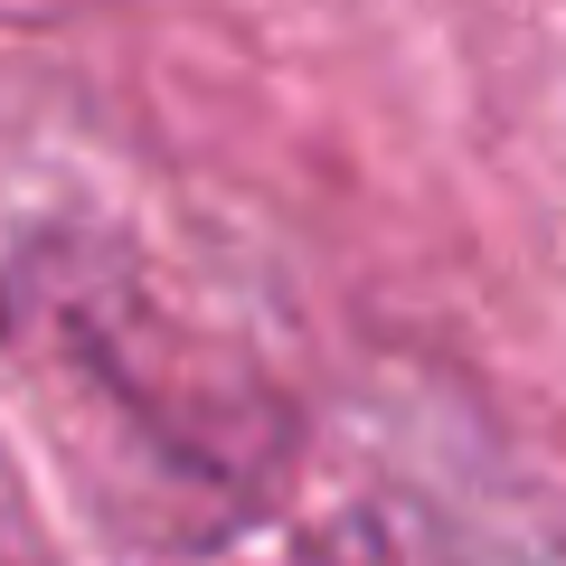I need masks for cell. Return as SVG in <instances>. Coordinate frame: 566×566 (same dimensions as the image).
<instances>
[{
	"label": "cell",
	"mask_w": 566,
	"mask_h": 566,
	"mask_svg": "<svg viewBox=\"0 0 566 566\" xmlns=\"http://www.w3.org/2000/svg\"><path fill=\"white\" fill-rule=\"evenodd\" d=\"M0 349L76 397L114 444V520L151 528V547H227V528L264 520L283 482L293 424L255 368L151 303L142 264L114 237L39 227L0 264Z\"/></svg>",
	"instance_id": "1"
}]
</instances>
